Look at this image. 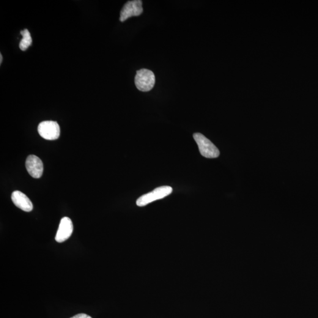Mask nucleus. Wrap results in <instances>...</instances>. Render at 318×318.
Here are the masks:
<instances>
[{
  "mask_svg": "<svg viewBox=\"0 0 318 318\" xmlns=\"http://www.w3.org/2000/svg\"><path fill=\"white\" fill-rule=\"evenodd\" d=\"M193 138L198 145L199 152L203 156L209 159L219 157L220 152L210 140L199 133H194Z\"/></svg>",
  "mask_w": 318,
  "mask_h": 318,
  "instance_id": "1",
  "label": "nucleus"
},
{
  "mask_svg": "<svg viewBox=\"0 0 318 318\" xmlns=\"http://www.w3.org/2000/svg\"><path fill=\"white\" fill-rule=\"evenodd\" d=\"M134 82L140 91L149 92L155 86V76L152 71L143 68L137 71Z\"/></svg>",
  "mask_w": 318,
  "mask_h": 318,
  "instance_id": "2",
  "label": "nucleus"
},
{
  "mask_svg": "<svg viewBox=\"0 0 318 318\" xmlns=\"http://www.w3.org/2000/svg\"><path fill=\"white\" fill-rule=\"evenodd\" d=\"M173 189L171 186H161L155 189L151 192L144 194L137 200L136 205L139 207H144L157 200L164 198L172 193Z\"/></svg>",
  "mask_w": 318,
  "mask_h": 318,
  "instance_id": "3",
  "label": "nucleus"
},
{
  "mask_svg": "<svg viewBox=\"0 0 318 318\" xmlns=\"http://www.w3.org/2000/svg\"><path fill=\"white\" fill-rule=\"evenodd\" d=\"M38 132L43 139L54 141L60 137V126L56 122H43L38 126Z\"/></svg>",
  "mask_w": 318,
  "mask_h": 318,
  "instance_id": "4",
  "label": "nucleus"
},
{
  "mask_svg": "<svg viewBox=\"0 0 318 318\" xmlns=\"http://www.w3.org/2000/svg\"><path fill=\"white\" fill-rule=\"evenodd\" d=\"M142 4L141 0H133L126 2L120 12V21H125L133 16L141 15L143 12Z\"/></svg>",
  "mask_w": 318,
  "mask_h": 318,
  "instance_id": "5",
  "label": "nucleus"
},
{
  "mask_svg": "<svg viewBox=\"0 0 318 318\" xmlns=\"http://www.w3.org/2000/svg\"><path fill=\"white\" fill-rule=\"evenodd\" d=\"M27 172L30 176L35 179L42 177L43 173V163L42 160L35 155H30L26 162Z\"/></svg>",
  "mask_w": 318,
  "mask_h": 318,
  "instance_id": "6",
  "label": "nucleus"
},
{
  "mask_svg": "<svg viewBox=\"0 0 318 318\" xmlns=\"http://www.w3.org/2000/svg\"><path fill=\"white\" fill-rule=\"evenodd\" d=\"M73 232L72 221L68 217L62 219L55 239L57 242L62 243L71 237Z\"/></svg>",
  "mask_w": 318,
  "mask_h": 318,
  "instance_id": "7",
  "label": "nucleus"
},
{
  "mask_svg": "<svg viewBox=\"0 0 318 318\" xmlns=\"http://www.w3.org/2000/svg\"><path fill=\"white\" fill-rule=\"evenodd\" d=\"M12 199L14 204L24 212H30L33 209L32 201L25 194L20 191H13Z\"/></svg>",
  "mask_w": 318,
  "mask_h": 318,
  "instance_id": "8",
  "label": "nucleus"
},
{
  "mask_svg": "<svg viewBox=\"0 0 318 318\" xmlns=\"http://www.w3.org/2000/svg\"><path fill=\"white\" fill-rule=\"evenodd\" d=\"M20 33L23 35V38L21 40L19 47L22 51H26L32 44L31 34L27 29H24L23 31H21Z\"/></svg>",
  "mask_w": 318,
  "mask_h": 318,
  "instance_id": "9",
  "label": "nucleus"
},
{
  "mask_svg": "<svg viewBox=\"0 0 318 318\" xmlns=\"http://www.w3.org/2000/svg\"><path fill=\"white\" fill-rule=\"evenodd\" d=\"M71 318H92L91 317H90L89 315L84 314H78L75 315V316H74L73 317H71Z\"/></svg>",
  "mask_w": 318,
  "mask_h": 318,
  "instance_id": "10",
  "label": "nucleus"
},
{
  "mask_svg": "<svg viewBox=\"0 0 318 318\" xmlns=\"http://www.w3.org/2000/svg\"><path fill=\"white\" fill-rule=\"evenodd\" d=\"M2 61V54H0V64H1Z\"/></svg>",
  "mask_w": 318,
  "mask_h": 318,
  "instance_id": "11",
  "label": "nucleus"
}]
</instances>
